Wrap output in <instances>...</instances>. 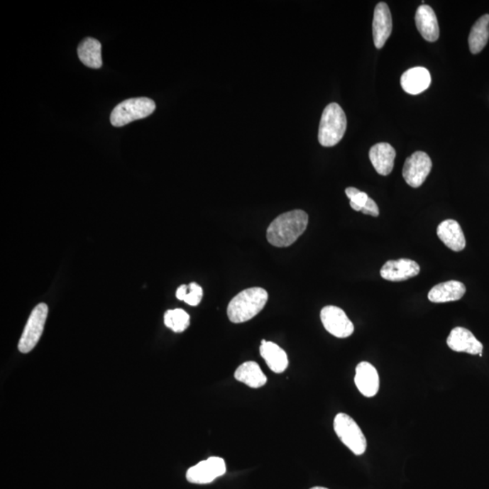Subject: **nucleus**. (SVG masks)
Wrapping results in <instances>:
<instances>
[{"label":"nucleus","mask_w":489,"mask_h":489,"mask_svg":"<svg viewBox=\"0 0 489 489\" xmlns=\"http://www.w3.org/2000/svg\"><path fill=\"white\" fill-rule=\"evenodd\" d=\"M307 225V212L301 209L285 212L278 216L269 225L267 231L268 241L274 247H290L303 234Z\"/></svg>","instance_id":"obj_1"},{"label":"nucleus","mask_w":489,"mask_h":489,"mask_svg":"<svg viewBox=\"0 0 489 489\" xmlns=\"http://www.w3.org/2000/svg\"><path fill=\"white\" fill-rule=\"evenodd\" d=\"M268 292L261 287L248 288L236 295L229 302L228 307L229 319L234 324L245 323L251 320L267 304Z\"/></svg>","instance_id":"obj_2"},{"label":"nucleus","mask_w":489,"mask_h":489,"mask_svg":"<svg viewBox=\"0 0 489 489\" xmlns=\"http://www.w3.org/2000/svg\"><path fill=\"white\" fill-rule=\"evenodd\" d=\"M346 113L339 104H328L322 114L318 141L322 146L333 147L343 139L346 132Z\"/></svg>","instance_id":"obj_3"},{"label":"nucleus","mask_w":489,"mask_h":489,"mask_svg":"<svg viewBox=\"0 0 489 489\" xmlns=\"http://www.w3.org/2000/svg\"><path fill=\"white\" fill-rule=\"evenodd\" d=\"M156 109L154 101L147 97L131 98L118 104L111 111V126L121 127L133 121L143 119Z\"/></svg>","instance_id":"obj_4"},{"label":"nucleus","mask_w":489,"mask_h":489,"mask_svg":"<svg viewBox=\"0 0 489 489\" xmlns=\"http://www.w3.org/2000/svg\"><path fill=\"white\" fill-rule=\"evenodd\" d=\"M334 429L338 438L356 456L363 455L367 449V441L362 429L353 418L346 413H338L334 418Z\"/></svg>","instance_id":"obj_5"},{"label":"nucleus","mask_w":489,"mask_h":489,"mask_svg":"<svg viewBox=\"0 0 489 489\" xmlns=\"http://www.w3.org/2000/svg\"><path fill=\"white\" fill-rule=\"evenodd\" d=\"M48 314V307L44 303L38 304L33 309L18 343V350L22 353L31 352L37 346L44 331Z\"/></svg>","instance_id":"obj_6"},{"label":"nucleus","mask_w":489,"mask_h":489,"mask_svg":"<svg viewBox=\"0 0 489 489\" xmlns=\"http://www.w3.org/2000/svg\"><path fill=\"white\" fill-rule=\"evenodd\" d=\"M432 168V162L426 153L416 152L405 160L402 176L412 188H419L424 183Z\"/></svg>","instance_id":"obj_7"},{"label":"nucleus","mask_w":489,"mask_h":489,"mask_svg":"<svg viewBox=\"0 0 489 489\" xmlns=\"http://www.w3.org/2000/svg\"><path fill=\"white\" fill-rule=\"evenodd\" d=\"M322 324L328 333L337 338H347L353 334L354 326L343 309L334 305L324 307L320 314Z\"/></svg>","instance_id":"obj_8"},{"label":"nucleus","mask_w":489,"mask_h":489,"mask_svg":"<svg viewBox=\"0 0 489 489\" xmlns=\"http://www.w3.org/2000/svg\"><path fill=\"white\" fill-rule=\"evenodd\" d=\"M226 473L224 459L211 457L200 461L187 471V480L193 484H209Z\"/></svg>","instance_id":"obj_9"},{"label":"nucleus","mask_w":489,"mask_h":489,"mask_svg":"<svg viewBox=\"0 0 489 489\" xmlns=\"http://www.w3.org/2000/svg\"><path fill=\"white\" fill-rule=\"evenodd\" d=\"M421 268L417 262L408 258L389 260L380 269V277L387 281L400 282L408 280L418 275Z\"/></svg>","instance_id":"obj_10"},{"label":"nucleus","mask_w":489,"mask_h":489,"mask_svg":"<svg viewBox=\"0 0 489 489\" xmlns=\"http://www.w3.org/2000/svg\"><path fill=\"white\" fill-rule=\"evenodd\" d=\"M447 344L454 352L467 353L471 356H482L483 344L476 338L471 331L463 327H456L451 331Z\"/></svg>","instance_id":"obj_11"},{"label":"nucleus","mask_w":489,"mask_h":489,"mask_svg":"<svg viewBox=\"0 0 489 489\" xmlns=\"http://www.w3.org/2000/svg\"><path fill=\"white\" fill-rule=\"evenodd\" d=\"M392 31V19L388 5L380 2L374 9L373 35L374 45L382 48L385 45Z\"/></svg>","instance_id":"obj_12"},{"label":"nucleus","mask_w":489,"mask_h":489,"mask_svg":"<svg viewBox=\"0 0 489 489\" xmlns=\"http://www.w3.org/2000/svg\"><path fill=\"white\" fill-rule=\"evenodd\" d=\"M354 383L357 389L367 398H372L379 392L380 378L375 367L367 362L358 364L356 369Z\"/></svg>","instance_id":"obj_13"},{"label":"nucleus","mask_w":489,"mask_h":489,"mask_svg":"<svg viewBox=\"0 0 489 489\" xmlns=\"http://www.w3.org/2000/svg\"><path fill=\"white\" fill-rule=\"evenodd\" d=\"M369 157L376 172L383 176L389 175L395 167L396 152L395 148L387 143H380L370 148Z\"/></svg>","instance_id":"obj_14"},{"label":"nucleus","mask_w":489,"mask_h":489,"mask_svg":"<svg viewBox=\"0 0 489 489\" xmlns=\"http://www.w3.org/2000/svg\"><path fill=\"white\" fill-rule=\"evenodd\" d=\"M416 27L422 38L429 42H435L439 37L438 19L434 11L429 5H422L417 9Z\"/></svg>","instance_id":"obj_15"},{"label":"nucleus","mask_w":489,"mask_h":489,"mask_svg":"<svg viewBox=\"0 0 489 489\" xmlns=\"http://www.w3.org/2000/svg\"><path fill=\"white\" fill-rule=\"evenodd\" d=\"M436 235L446 247L453 251H462L466 247L465 236L461 226L453 219L442 221L436 229Z\"/></svg>","instance_id":"obj_16"},{"label":"nucleus","mask_w":489,"mask_h":489,"mask_svg":"<svg viewBox=\"0 0 489 489\" xmlns=\"http://www.w3.org/2000/svg\"><path fill=\"white\" fill-rule=\"evenodd\" d=\"M432 83L429 72L424 67H413L400 78L402 89L410 94H419L428 89Z\"/></svg>","instance_id":"obj_17"},{"label":"nucleus","mask_w":489,"mask_h":489,"mask_svg":"<svg viewBox=\"0 0 489 489\" xmlns=\"http://www.w3.org/2000/svg\"><path fill=\"white\" fill-rule=\"evenodd\" d=\"M466 293L465 285L451 280L435 285L429 292L428 298L432 303L441 304L461 300Z\"/></svg>","instance_id":"obj_18"},{"label":"nucleus","mask_w":489,"mask_h":489,"mask_svg":"<svg viewBox=\"0 0 489 489\" xmlns=\"http://www.w3.org/2000/svg\"><path fill=\"white\" fill-rule=\"evenodd\" d=\"M260 356L267 363L269 369L275 373H282L288 367V357L278 344L262 340L260 346Z\"/></svg>","instance_id":"obj_19"},{"label":"nucleus","mask_w":489,"mask_h":489,"mask_svg":"<svg viewBox=\"0 0 489 489\" xmlns=\"http://www.w3.org/2000/svg\"><path fill=\"white\" fill-rule=\"evenodd\" d=\"M235 379L253 389L260 388L268 382L267 376L256 362H246L235 372Z\"/></svg>","instance_id":"obj_20"},{"label":"nucleus","mask_w":489,"mask_h":489,"mask_svg":"<svg viewBox=\"0 0 489 489\" xmlns=\"http://www.w3.org/2000/svg\"><path fill=\"white\" fill-rule=\"evenodd\" d=\"M77 52L80 61L87 67L98 69L103 65L101 45L97 39L92 38L84 39L80 43Z\"/></svg>","instance_id":"obj_21"},{"label":"nucleus","mask_w":489,"mask_h":489,"mask_svg":"<svg viewBox=\"0 0 489 489\" xmlns=\"http://www.w3.org/2000/svg\"><path fill=\"white\" fill-rule=\"evenodd\" d=\"M489 39V15L482 16L475 23L468 37L469 49L472 54L483 50Z\"/></svg>","instance_id":"obj_22"},{"label":"nucleus","mask_w":489,"mask_h":489,"mask_svg":"<svg viewBox=\"0 0 489 489\" xmlns=\"http://www.w3.org/2000/svg\"><path fill=\"white\" fill-rule=\"evenodd\" d=\"M164 324L175 333H182L189 326V316L183 309L168 310L164 314Z\"/></svg>","instance_id":"obj_23"},{"label":"nucleus","mask_w":489,"mask_h":489,"mask_svg":"<svg viewBox=\"0 0 489 489\" xmlns=\"http://www.w3.org/2000/svg\"><path fill=\"white\" fill-rule=\"evenodd\" d=\"M188 295L185 300L186 304L192 305V307H197L200 302H202L203 297V290L202 287L197 283H190L189 285Z\"/></svg>","instance_id":"obj_24"},{"label":"nucleus","mask_w":489,"mask_h":489,"mask_svg":"<svg viewBox=\"0 0 489 489\" xmlns=\"http://www.w3.org/2000/svg\"><path fill=\"white\" fill-rule=\"evenodd\" d=\"M368 199L369 196L366 192H359L353 198L350 199V205L354 211H362Z\"/></svg>","instance_id":"obj_25"},{"label":"nucleus","mask_w":489,"mask_h":489,"mask_svg":"<svg viewBox=\"0 0 489 489\" xmlns=\"http://www.w3.org/2000/svg\"><path fill=\"white\" fill-rule=\"evenodd\" d=\"M361 212L363 213V214L375 216V218L380 214L378 206H377L374 200L370 198L367 200L366 204L364 205Z\"/></svg>","instance_id":"obj_26"},{"label":"nucleus","mask_w":489,"mask_h":489,"mask_svg":"<svg viewBox=\"0 0 489 489\" xmlns=\"http://www.w3.org/2000/svg\"><path fill=\"white\" fill-rule=\"evenodd\" d=\"M189 287L186 285H180V287L176 291V297L179 300L185 301L187 295H188Z\"/></svg>","instance_id":"obj_27"},{"label":"nucleus","mask_w":489,"mask_h":489,"mask_svg":"<svg viewBox=\"0 0 489 489\" xmlns=\"http://www.w3.org/2000/svg\"><path fill=\"white\" fill-rule=\"evenodd\" d=\"M359 192H360L359 189H358L356 188H353V187H350V188H347L346 189V196L350 199L353 198V197L356 196L357 194V193Z\"/></svg>","instance_id":"obj_28"},{"label":"nucleus","mask_w":489,"mask_h":489,"mask_svg":"<svg viewBox=\"0 0 489 489\" xmlns=\"http://www.w3.org/2000/svg\"><path fill=\"white\" fill-rule=\"evenodd\" d=\"M311 489H328V488H324V487H314V488H312Z\"/></svg>","instance_id":"obj_29"}]
</instances>
